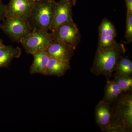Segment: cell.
<instances>
[{
    "instance_id": "6da1fadb",
    "label": "cell",
    "mask_w": 132,
    "mask_h": 132,
    "mask_svg": "<svg viewBox=\"0 0 132 132\" xmlns=\"http://www.w3.org/2000/svg\"><path fill=\"white\" fill-rule=\"evenodd\" d=\"M125 52V46L122 43H118L108 49L98 47L90 71L95 75H103L109 79L113 76L118 61Z\"/></svg>"
},
{
    "instance_id": "9a60e30c",
    "label": "cell",
    "mask_w": 132,
    "mask_h": 132,
    "mask_svg": "<svg viewBox=\"0 0 132 132\" xmlns=\"http://www.w3.org/2000/svg\"><path fill=\"white\" fill-rule=\"evenodd\" d=\"M120 75L132 76V62L128 57H121L117 63L112 76Z\"/></svg>"
},
{
    "instance_id": "8992f818",
    "label": "cell",
    "mask_w": 132,
    "mask_h": 132,
    "mask_svg": "<svg viewBox=\"0 0 132 132\" xmlns=\"http://www.w3.org/2000/svg\"><path fill=\"white\" fill-rule=\"evenodd\" d=\"M52 33L54 39L65 43L75 50L80 41V33L73 20L61 25Z\"/></svg>"
},
{
    "instance_id": "7402d4cb",
    "label": "cell",
    "mask_w": 132,
    "mask_h": 132,
    "mask_svg": "<svg viewBox=\"0 0 132 132\" xmlns=\"http://www.w3.org/2000/svg\"><path fill=\"white\" fill-rule=\"evenodd\" d=\"M4 45V44L3 43V40L1 39H0V47L2 46H3Z\"/></svg>"
},
{
    "instance_id": "7c38bea8",
    "label": "cell",
    "mask_w": 132,
    "mask_h": 132,
    "mask_svg": "<svg viewBox=\"0 0 132 132\" xmlns=\"http://www.w3.org/2000/svg\"><path fill=\"white\" fill-rule=\"evenodd\" d=\"M21 54V50L19 47L4 45L0 47V68H6L12 61L19 58Z\"/></svg>"
},
{
    "instance_id": "d6986e66",
    "label": "cell",
    "mask_w": 132,
    "mask_h": 132,
    "mask_svg": "<svg viewBox=\"0 0 132 132\" xmlns=\"http://www.w3.org/2000/svg\"><path fill=\"white\" fill-rule=\"evenodd\" d=\"M125 38L127 43L132 41V14H127Z\"/></svg>"
},
{
    "instance_id": "5b68a950",
    "label": "cell",
    "mask_w": 132,
    "mask_h": 132,
    "mask_svg": "<svg viewBox=\"0 0 132 132\" xmlns=\"http://www.w3.org/2000/svg\"><path fill=\"white\" fill-rule=\"evenodd\" d=\"M0 29L10 39L20 43L32 30L27 20L19 17L6 18L0 24Z\"/></svg>"
},
{
    "instance_id": "4fadbf2b",
    "label": "cell",
    "mask_w": 132,
    "mask_h": 132,
    "mask_svg": "<svg viewBox=\"0 0 132 132\" xmlns=\"http://www.w3.org/2000/svg\"><path fill=\"white\" fill-rule=\"evenodd\" d=\"M32 55L34 61L30 68V73H40L46 75L47 66L50 57L49 54L45 51L36 52Z\"/></svg>"
},
{
    "instance_id": "44dd1931",
    "label": "cell",
    "mask_w": 132,
    "mask_h": 132,
    "mask_svg": "<svg viewBox=\"0 0 132 132\" xmlns=\"http://www.w3.org/2000/svg\"><path fill=\"white\" fill-rule=\"evenodd\" d=\"M127 9V14H132V0H125Z\"/></svg>"
},
{
    "instance_id": "2e32d148",
    "label": "cell",
    "mask_w": 132,
    "mask_h": 132,
    "mask_svg": "<svg viewBox=\"0 0 132 132\" xmlns=\"http://www.w3.org/2000/svg\"><path fill=\"white\" fill-rule=\"evenodd\" d=\"M114 79L122 92H127L132 89V77L128 76L118 75L114 76Z\"/></svg>"
},
{
    "instance_id": "603a6c76",
    "label": "cell",
    "mask_w": 132,
    "mask_h": 132,
    "mask_svg": "<svg viewBox=\"0 0 132 132\" xmlns=\"http://www.w3.org/2000/svg\"><path fill=\"white\" fill-rule=\"evenodd\" d=\"M32 1H34L35 2H38L39 1H42V0H32Z\"/></svg>"
},
{
    "instance_id": "52a82bcc",
    "label": "cell",
    "mask_w": 132,
    "mask_h": 132,
    "mask_svg": "<svg viewBox=\"0 0 132 132\" xmlns=\"http://www.w3.org/2000/svg\"><path fill=\"white\" fill-rule=\"evenodd\" d=\"M111 104L102 100L95 107V120L102 131L111 132L113 116V107Z\"/></svg>"
},
{
    "instance_id": "8fae6325",
    "label": "cell",
    "mask_w": 132,
    "mask_h": 132,
    "mask_svg": "<svg viewBox=\"0 0 132 132\" xmlns=\"http://www.w3.org/2000/svg\"><path fill=\"white\" fill-rule=\"evenodd\" d=\"M70 68V61L50 57L47 66L46 75L61 77Z\"/></svg>"
},
{
    "instance_id": "7a4b0ae2",
    "label": "cell",
    "mask_w": 132,
    "mask_h": 132,
    "mask_svg": "<svg viewBox=\"0 0 132 132\" xmlns=\"http://www.w3.org/2000/svg\"><path fill=\"white\" fill-rule=\"evenodd\" d=\"M111 132L132 131V95L127 94L119 99L114 107Z\"/></svg>"
},
{
    "instance_id": "ba28073f",
    "label": "cell",
    "mask_w": 132,
    "mask_h": 132,
    "mask_svg": "<svg viewBox=\"0 0 132 132\" xmlns=\"http://www.w3.org/2000/svg\"><path fill=\"white\" fill-rule=\"evenodd\" d=\"M73 4L71 0H60L57 2L54 16L49 29L51 32L61 25L73 20Z\"/></svg>"
},
{
    "instance_id": "9c48e42d",
    "label": "cell",
    "mask_w": 132,
    "mask_h": 132,
    "mask_svg": "<svg viewBox=\"0 0 132 132\" xmlns=\"http://www.w3.org/2000/svg\"><path fill=\"white\" fill-rule=\"evenodd\" d=\"M35 3L32 0H10L6 5V18L19 17L28 20Z\"/></svg>"
},
{
    "instance_id": "277c9868",
    "label": "cell",
    "mask_w": 132,
    "mask_h": 132,
    "mask_svg": "<svg viewBox=\"0 0 132 132\" xmlns=\"http://www.w3.org/2000/svg\"><path fill=\"white\" fill-rule=\"evenodd\" d=\"M54 40L53 33L34 29L20 43L28 54L33 55L36 52L45 51Z\"/></svg>"
},
{
    "instance_id": "ac0fdd59",
    "label": "cell",
    "mask_w": 132,
    "mask_h": 132,
    "mask_svg": "<svg viewBox=\"0 0 132 132\" xmlns=\"http://www.w3.org/2000/svg\"><path fill=\"white\" fill-rule=\"evenodd\" d=\"M99 35H111L116 37L117 32L113 24L107 19H104L102 21L98 28Z\"/></svg>"
},
{
    "instance_id": "ffe728a7",
    "label": "cell",
    "mask_w": 132,
    "mask_h": 132,
    "mask_svg": "<svg viewBox=\"0 0 132 132\" xmlns=\"http://www.w3.org/2000/svg\"><path fill=\"white\" fill-rule=\"evenodd\" d=\"M6 6L0 0V21H3L6 18Z\"/></svg>"
},
{
    "instance_id": "3957f363",
    "label": "cell",
    "mask_w": 132,
    "mask_h": 132,
    "mask_svg": "<svg viewBox=\"0 0 132 132\" xmlns=\"http://www.w3.org/2000/svg\"><path fill=\"white\" fill-rule=\"evenodd\" d=\"M56 4L54 0H42L35 2L28 20L32 29L49 31Z\"/></svg>"
},
{
    "instance_id": "30bf717a",
    "label": "cell",
    "mask_w": 132,
    "mask_h": 132,
    "mask_svg": "<svg viewBox=\"0 0 132 132\" xmlns=\"http://www.w3.org/2000/svg\"><path fill=\"white\" fill-rule=\"evenodd\" d=\"M75 50L65 43L54 39L46 51L50 57L70 61L73 56Z\"/></svg>"
},
{
    "instance_id": "5bb4252c",
    "label": "cell",
    "mask_w": 132,
    "mask_h": 132,
    "mask_svg": "<svg viewBox=\"0 0 132 132\" xmlns=\"http://www.w3.org/2000/svg\"><path fill=\"white\" fill-rule=\"evenodd\" d=\"M103 100L112 104L119 98L123 93L118 86L114 79L113 80L108 79L104 88Z\"/></svg>"
},
{
    "instance_id": "e0dca14e",
    "label": "cell",
    "mask_w": 132,
    "mask_h": 132,
    "mask_svg": "<svg viewBox=\"0 0 132 132\" xmlns=\"http://www.w3.org/2000/svg\"><path fill=\"white\" fill-rule=\"evenodd\" d=\"M115 36L111 35H99L98 47L102 49H108L115 47L118 44Z\"/></svg>"
}]
</instances>
